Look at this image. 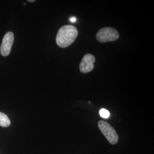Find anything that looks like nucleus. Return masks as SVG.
<instances>
[{
  "label": "nucleus",
  "instance_id": "423d86ee",
  "mask_svg": "<svg viewBox=\"0 0 154 154\" xmlns=\"http://www.w3.org/2000/svg\"><path fill=\"white\" fill-rule=\"evenodd\" d=\"M11 125V121L5 114L0 112V126L6 127Z\"/></svg>",
  "mask_w": 154,
  "mask_h": 154
},
{
  "label": "nucleus",
  "instance_id": "20e7f679",
  "mask_svg": "<svg viewBox=\"0 0 154 154\" xmlns=\"http://www.w3.org/2000/svg\"><path fill=\"white\" fill-rule=\"evenodd\" d=\"M14 34L11 32H8L5 34L0 47V53L2 56L6 57L9 55L14 42Z\"/></svg>",
  "mask_w": 154,
  "mask_h": 154
},
{
  "label": "nucleus",
  "instance_id": "39448f33",
  "mask_svg": "<svg viewBox=\"0 0 154 154\" xmlns=\"http://www.w3.org/2000/svg\"><path fill=\"white\" fill-rule=\"evenodd\" d=\"M95 58L91 54H87L83 57L82 60L79 65L80 71L83 73H88L91 72L94 69V63Z\"/></svg>",
  "mask_w": 154,
  "mask_h": 154
},
{
  "label": "nucleus",
  "instance_id": "1a4fd4ad",
  "mask_svg": "<svg viewBox=\"0 0 154 154\" xmlns=\"http://www.w3.org/2000/svg\"><path fill=\"white\" fill-rule=\"evenodd\" d=\"M35 1L34 0H29L28 1V2H34Z\"/></svg>",
  "mask_w": 154,
  "mask_h": 154
},
{
  "label": "nucleus",
  "instance_id": "6e6552de",
  "mask_svg": "<svg viewBox=\"0 0 154 154\" xmlns=\"http://www.w3.org/2000/svg\"><path fill=\"white\" fill-rule=\"evenodd\" d=\"M70 21L72 22H74L76 21V18L74 17H72L70 18Z\"/></svg>",
  "mask_w": 154,
  "mask_h": 154
},
{
  "label": "nucleus",
  "instance_id": "0eeeda50",
  "mask_svg": "<svg viewBox=\"0 0 154 154\" xmlns=\"http://www.w3.org/2000/svg\"><path fill=\"white\" fill-rule=\"evenodd\" d=\"M99 115L103 118L106 119L110 116V112L105 109H102L99 111Z\"/></svg>",
  "mask_w": 154,
  "mask_h": 154
},
{
  "label": "nucleus",
  "instance_id": "f257e3e1",
  "mask_svg": "<svg viewBox=\"0 0 154 154\" xmlns=\"http://www.w3.org/2000/svg\"><path fill=\"white\" fill-rule=\"evenodd\" d=\"M77 28L72 25H65L61 27L56 37V42L62 48H65L72 45L78 36Z\"/></svg>",
  "mask_w": 154,
  "mask_h": 154
},
{
  "label": "nucleus",
  "instance_id": "7ed1b4c3",
  "mask_svg": "<svg viewBox=\"0 0 154 154\" xmlns=\"http://www.w3.org/2000/svg\"><path fill=\"white\" fill-rule=\"evenodd\" d=\"M119 37L118 32L114 28H104L100 29L96 35L97 40L102 43L117 40Z\"/></svg>",
  "mask_w": 154,
  "mask_h": 154
},
{
  "label": "nucleus",
  "instance_id": "f03ea898",
  "mask_svg": "<svg viewBox=\"0 0 154 154\" xmlns=\"http://www.w3.org/2000/svg\"><path fill=\"white\" fill-rule=\"evenodd\" d=\"M98 127L101 132L111 144H115L118 143L119 137L114 128L109 123L100 121L98 122Z\"/></svg>",
  "mask_w": 154,
  "mask_h": 154
}]
</instances>
